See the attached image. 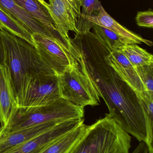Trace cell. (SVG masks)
<instances>
[{
    "label": "cell",
    "mask_w": 153,
    "mask_h": 153,
    "mask_svg": "<svg viewBox=\"0 0 153 153\" xmlns=\"http://www.w3.org/2000/svg\"><path fill=\"white\" fill-rule=\"evenodd\" d=\"M70 39L75 58L104 100L109 115L153 153V120L138 94L109 64V45L90 30L78 31Z\"/></svg>",
    "instance_id": "obj_1"
},
{
    "label": "cell",
    "mask_w": 153,
    "mask_h": 153,
    "mask_svg": "<svg viewBox=\"0 0 153 153\" xmlns=\"http://www.w3.org/2000/svg\"><path fill=\"white\" fill-rule=\"evenodd\" d=\"M132 138L108 114L88 126L69 153H129Z\"/></svg>",
    "instance_id": "obj_2"
},
{
    "label": "cell",
    "mask_w": 153,
    "mask_h": 153,
    "mask_svg": "<svg viewBox=\"0 0 153 153\" xmlns=\"http://www.w3.org/2000/svg\"><path fill=\"white\" fill-rule=\"evenodd\" d=\"M0 35L3 46L4 63L10 71L16 95L22 79L28 73L55 75L43 63L35 47L3 29H0Z\"/></svg>",
    "instance_id": "obj_3"
},
{
    "label": "cell",
    "mask_w": 153,
    "mask_h": 153,
    "mask_svg": "<svg viewBox=\"0 0 153 153\" xmlns=\"http://www.w3.org/2000/svg\"><path fill=\"white\" fill-rule=\"evenodd\" d=\"M84 108L74 105L61 98L51 104L19 110L3 131H13L33 126L47 123H61L71 120L84 119Z\"/></svg>",
    "instance_id": "obj_4"
},
{
    "label": "cell",
    "mask_w": 153,
    "mask_h": 153,
    "mask_svg": "<svg viewBox=\"0 0 153 153\" xmlns=\"http://www.w3.org/2000/svg\"><path fill=\"white\" fill-rule=\"evenodd\" d=\"M61 98L59 77L46 73L26 74L16 94L19 110L46 106Z\"/></svg>",
    "instance_id": "obj_5"
},
{
    "label": "cell",
    "mask_w": 153,
    "mask_h": 153,
    "mask_svg": "<svg viewBox=\"0 0 153 153\" xmlns=\"http://www.w3.org/2000/svg\"><path fill=\"white\" fill-rule=\"evenodd\" d=\"M74 56L72 65L58 76L61 97L74 105L81 108L99 105L100 97L75 55Z\"/></svg>",
    "instance_id": "obj_6"
},
{
    "label": "cell",
    "mask_w": 153,
    "mask_h": 153,
    "mask_svg": "<svg viewBox=\"0 0 153 153\" xmlns=\"http://www.w3.org/2000/svg\"><path fill=\"white\" fill-rule=\"evenodd\" d=\"M31 36L43 63L55 75H62L75 59V48L71 41L63 42L39 33H33Z\"/></svg>",
    "instance_id": "obj_7"
},
{
    "label": "cell",
    "mask_w": 153,
    "mask_h": 153,
    "mask_svg": "<svg viewBox=\"0 0 153 153\" xmlns=\"http://www.w3.org/2000/svg\"><path fill=\"white\" fill-rule=\"evenodd\" d=\"M43 3L63 36L70 39L69 31L78 32L77 24L81 12L80 0H49V3L44 1Z\"/></svg>",
    "instance_id": "obj_8"
},
{
    "label": "cell",
    "mask_w": 153,
    "mask_h": 153,
    "mask_svg": "<svg viewBox=\"0 0 153 153\" xmlns=\"http://www.w3.org/2000/svg\"><path fill=\"white\" fill-rule=\"evenodd\" d=\"M96 24L106 28L126 39L130 44H145L152 46L153 43L119 24L111 17L102 6L96 15L81 18L77 24L78 31L90 30L93 25Z\"/></svg>",
    "instance_id": "obj_9"
},
{
    "label": "cell",
    "mask_w": 153,
    "mask_h": 153,
    "mask_svg": "<svg viewBox=\"0 0 153 153\" xmlns=\"http://www.w3.org/2000/svg\"><path fill=\"white\" fill-rule=\"evenodd\" d=\"M84 119L65 121L52 129L2 153H37L84 123Z\"/></svg>",
    "instance_id": "obj_10"
},
{
    "label": "cell",
    "mask_w": 153,
    "mask_h": 153,
    "mask_svg": "<svg viewBox=\"0 0 153 153\" xmlns=\"http://www.w3.org/2000/svg\"><path fill=\"white\" fill-rule=\"evenodd\" d=\"M18 110L16 93L8 67L0 64V123L4 128Z\"/></svg>",
    "instance_id": "obj_11"
},
{
    "label": "cell",
    "mask_w": 153,
    "mask_h": 153,
    "mask_svg": "<svg viewBox=\"0 0 153 153\" xmlns=\"http://www.w3.org/2000/svg\"><path fill=\"white\" fill-rule=\"evenodd\" d=\"M107 57L110 65L138 94L145 91L135 67L118 49H111L109 46Z\"/></svg>",
    "instance_id": "obj_12"
},
{
    "label": "cell",
    "mask_w": 153,
    "mask_h": 153,
    "mask_svg": "<svg viewBox=\"0 0 153 153\" xmlns=\"http://www.w3.org/2000/svg\"><path fill=\"white\" fill-rule=\"evenodd\" d=\"M63 122L47 123L8 132L3 131L1 126L0 153L4 152L19 145L23 143L52 129Z\"/></svg>",
    "instance_id": "obj_13"
},
{
    "label": "cell",
    "mask_w": 153,
    "mask_h": 153,
    "mask_svg": "<svg viewBox=\"0 0 153 153\" xmlns=\"http://www.w3.org/2000/svg\"><path fill=\"white\" fill-rule=\"evenodd\" d=\"M45 0H14L18 5L39 22L53 37L63 41L70 39L63 36L55 27L54 22L43 1Z\"/></svg>",
    "instance_id": "obj_14"
},
{
    "label": "cell",
    "mask_w": 153,
    "mask_h": 153,
    "mask_svg": "<svg viewBox=\"0 0 153 153\" xmlns=\"http://www.w3.org/2000/svg\"><path fill=\"white\" fill-rule=\"evenodd\" d=\"M0 8L20 23L31 35L39 33L53 37L39 22L18 5L14 0H0Z\"/></svg>",
    "instance_id": "obj_15"
},
{
    "label": "cell",
    "mask_w": 153,
    "mask_h": 153,
    "mask_svg": "<svg viewBox=\"0 0 153 153\" xmlns=\"http://www.w3.org/2000/svg\"><path fill=\"white\" fill-rule=\"evenodd\" d=\"M88 126L84 123L37 153H69L83 136Z\"/></svg>",
    "instance_id": "obj_16"
},
{
    "label": "cell",
    "mask_w": 153,
    "mask_h": 153,
    "mask_svg": "<svg viewBox=\"0 0 153 153\" xmlns=\"http://www.w3.org/2000/svg\"><path fill=\"white\" fill-rule=\"evenodd\" d=\"M118 50L135 67L153 64V56L136 44H124Z\"/></svg>",
    "instance_id": "obj_17"
},
{
    "label": "cell",
    "mask_w": 153,
    "mask_h": 153,
    "mask_svg": "<svg viewBox=\"0 0 153 153\" xmlns=\"http://www.w3.org/2000/svg\"><path fill=\"white\" fill-rule=\"evenodd\" d=\"M4 29L34 46L31 34L18 21L0 8V29Z\"/></svg>",
    "instance_id": "obj_18"
},
{
    "label": "cell",
    "mask_w": 153,
    "mask_h": 153,
    "mask_svg": "<svg viewBox=\"0 0 153 153\" xmlns=\"http://www.w3.org/2000/svg\"><path fill=\"white\" fill-rule=\"evenodd\" d=\"M92 27L94 33L107 43L111 49H117L124 44H130L127 40L106 28L96 24L93 25Z\"/></svg>",
    "instance_id": "obj_19"
},
{
    "label": "cell",
    "mask_w": 153,
    "mask_h": 153,
    "mask_svg": "<svg viewBox=\"0 0 153 153\" xmlns=\"http://www.w3.org/2000/svg\"><path fill=\"white\" fill-rule=\"evenodd\" d=\"M145 90L153 93V64L135 67Z\"/></svg>",
    "instance_id": "obj_20"
},
{
    "label": "cell",
    "mask_w": 153,
    "mask_h": 153,
    "mask_svg": "<svg viewBox=\"0 0 153 153\" xmlns=\"http://www.w3.org/2000/svg\"><path fill=\"white\" fill-rule=\"evenodd\" d=\"M82 11L81 12V18L90 17L93 13L98 12L102 6L99 0H80Z\"/></svg>",
    "instance_id": "obj_21"
},
{
    "label": "cell",
    "mask_w": 153,
    "mask_h": 153,
    "mask_svg": "<svg viewBox=\"0 0 153 153\" xmlns=\"http://www.w3.org/2000/svg\"><path fill=\"white\" fill-rule=\"evenodd\" d=\"M137 24L138 26L153 28V12L152 9L145 11L138 12L136 17Z\"/></svg>",
    "instance_id": "obj_22"
},
{
    "label": "cell",
    "mask_w": 153,
    "mask_h": 153,
    "mask_svg": "<svg viewBox=\"0 0 153 153\" xmlns=\"http://www.w3.org/2000/svg\"><path fill=\"white\" fill-rule=\"evenodd\" d=\"M132 153H149L148 147L145 143L140 142L137 147Z\"/></svg>",
    "instance_id": "obj_23"
},
{
    "label": "cell",
    "mask_w": 153,
    "mask_h": 153,
    "mask_svg": "<svg viewBox=\"0 0 153 153\" xmlns=\"http://www.w3.org/2000/svg\"><path fill=\"white\" fill-rule=\"evenodd\" d=\"M4 54L3 46L1 38L0 35V64L4 63Z\"/></svg>",
    "instance_id": "obj_24"
}]
</instances>
